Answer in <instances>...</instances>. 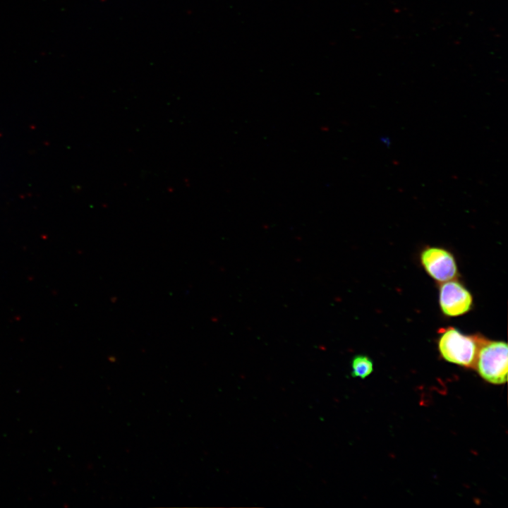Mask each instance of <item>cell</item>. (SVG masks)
Segmentation results:
<instances>
[{
	"label": "cell",
	"mask_w": 508,
	"mask_h": 508,
	"mask_svg": "<svg viewBox=\"0 0 508 508\" xmlns=\"http://www.w3.org/2000/svg\"><path fill=\"white\" fill-rule=\"evenodd\" d=\"M439 302L442 312L455 317L468 312L473 304L471 293L455 279L442 282L440 286Z\"/></svg>",
	"instance_id": "obj_4"
},
{
	"label": "cell",
	"mask_w": 508,
	"mask_h": 508,
	"mask_svg": "<svg viewBox=\"0 0 508 508\" xmlns=\"http://www.w3.org/2000/svg\"><path fill=\"white\" fill-rule=\"evenodd\" d=\"M351 376L353 377L364 379L373 371V363L365 355L355 356L351 360Z\"/></svg>",
	"instance_id": "obj_5"
},
{
	"label": "cell",
	"mask_w": 508,
	"mask_h": 508,
	"mask_svg": "<svg viewBox=\"0 0 508 508\" xmlns=\"http://www.w3.org/2000/svg\"><path fill=\"white\" fill-rule=\"evenodd\" d=\"M474 369L489 383H506L508 372L507 344L502 341H491L485 338L479 349Z\"/></svg>",
	"instance_id": "obj_2"
},
{
	"label": "cell",
	"mask_w": 508,
	"mask_h": 508,
	"mask_svg": "<svg viewBox=\"0 0 508 508\" xmlns=\"http://www.w3.org/2000/svg\"><path fill=\"white\" fill-rule=\"evenodd\" d=\"M484 339L485 337L481 335H466L449 327L441 332L438 350L445 361L474 369L477 355Z\"/></svg>",
	"instance_id": "obj_1"
},
{
	"label": "cell",
	"mask_w": 508,
	"mask_h": 508,
	"mask_svg": "<svg viewBox=\"0 0 508 508\" xmlns=\"http://www.w3.org/2000/svg\"><path fill=\"white\" fill-rule=\"evenodd\" d=\"M421 262L428 274L438 282L455 279L457 276L455 259L445 249L437 247L424 249L421 253Z\"/></svg>",
	"instance_id": "obj_3"
}]
</instances>
